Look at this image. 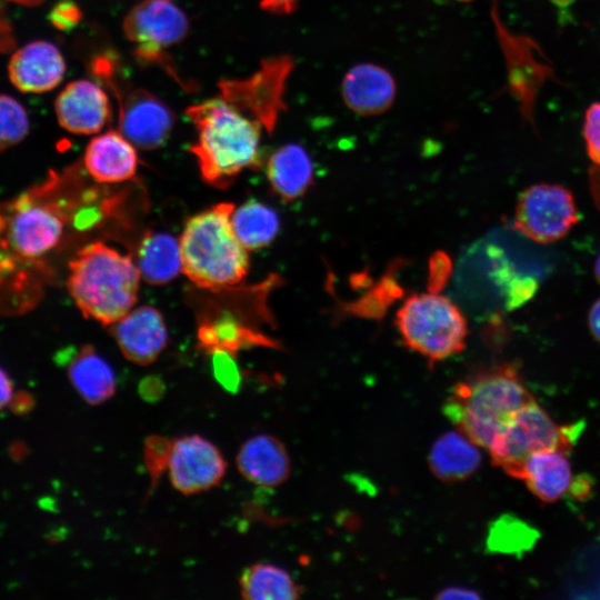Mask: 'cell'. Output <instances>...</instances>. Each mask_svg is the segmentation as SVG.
<instances>
[{"mask_svg": "<svg viewBox=\"0 0 600 600\" xmlns=\"http://www.w3.org/2000/svg\"><path fill=\"white\" fill-rule=\"evenodd\" d=\"M54 180L0 204V286L22 284L44 269L60 243L71 204L56 200Z\"/></svg>", "mask_w": 600, "mask_h": 600, "instance_id": "6da1fadb", "label": "cell"}, {"mask_svg": "<svg viewBox=\"0 0 600 600\" xmlns=\"http://www.w3.org/2000/svg\"><path fill=\"white\" fill-rule=\"evenodd\" d=\"M532 400L518 371L501 363L454 384L443 413L477 446L488 450L514 413Z\"/></svg>", "mask_w": 600, "mask_h": 600, "instance_id": "7a4b0ae2", "label": "cell"}, {"mask_svg": "<svg viewBox=\"0 0 600 600\" xmlns=\"http://www.w3.org/2000/svg\"><path fill=\"white\" fill-rule=\"evenodd\" d=\"M140 279L131 257L93 242L70 260L67 287L86 318L111 326L136 304Z\"/></svg>", "mask_w": 600, "mask_h": 600, "instance_id": "3957f363", "label": "cell"}, {"mask_svg": "<svg viewBox=\"0 0 600 600\" xmlns=\"http://www.w3.org/2000/svg\"><path fill=\"white\" fill-rule=\"evenodd\" d=\"M232 203H219L191 217L180 237L182 271L196 286L219 291L248 273V250L231 226Z\"/></svg>", "mask_w": 600, "mask_h": 600, "instance_id": "277c9868", "label": "cell"}, {"mask_svg": "<svg viewBox=\"0 0 600 600\" xmlns=\"http://www.w3.org/2000/svg\"><path fill=\"white\" fill-rule=\"evenodd\" d=\"M396 322L404 344L430 363L466 347V318L450 299L434 291L409 297L398 310Z\"/></svg>", "mask_w": 600, "mask_h": 600, "instance_id": "5b68a950", "label": "cell"}, {"mask_svg": "<svg viewBox=\"0 0 600 600\" xmlns=\"http://www.w3.org/2000/svg\"><path fill=\"white\" fill-rule=\"evenodd\" d=\"M92 67L96 77L116 98L119 132L138 149L162 147L174 123L171 109L147 89L130 84L111 57L97 58Z\"/></svg>", "mask_w": 600, "mask_h": 600, "instance_id": "8992f818", "label": "cell"}, {"mask_svg": "<svg viewBox=\"0 0 600 600\" xmlns=\"http://www.w3.org/2000/svg\"><path fill=\"white\" fill-rule=\"evenodd\" d=\"M580 432V423L556 424L533 399L514 413L488 451L494 466L520 479L529 456L551 449L569 453Z\"/></svg>", "mask_w": 600, "mask_h": 600, "instance_id": "52a82bcc", "label": "cell"}, {"mask_svg": "<svg viewBox=\"0 0 600 600\" xmlns=\"http://www.w3.org/2000/svg\"><path fill=\"white\" fill-rule=\"evenodd\" d=\"M122 27L140 63L160 67L184 86L169 54L189 31V20L177 4L171 0H141L127 13Z\"/></svg>", "mask_w": 600, "mask_h": 600, "instance_id": "ba28073f", "label": "cell"}, {"mask_svg": "<svg viewBox=\"0 0 600 600\" xmlns=\"http://www.w3.org/2000/svg\"><path fill=\"white\" fill-rule=\"evenodd\" d=\"M577 221L572 194L558 184H534L521 193L517 203L514 228L539 243L563 238Z\"/></svg>", "mask_w": 600, "mask_h": 600, "instance_id": "9c48e42d", "label": "cell"}, {"mask_svg": "<svg viewBox=\"0 0 600 600\" xmlns=\"http://www.w3.org/2000/svg\"><path fill=\"white\" fill-rule=\"evenodd\" d=\"M227 463L220 450L206 438L184 436L172 443L169 479L183 494L207 491L220 483Z\"/></svg>", "mask_w": 600, "mask_h": 600, "instance_id": "30bf717a", "label": "cell"}, {"mask_svg": "<svg viewBox=\"0 0 600 600\" xmlns=\"http://www.w3.org/2000/svg\"><path fill=\"white\" fill-rule=\"evenodd\" d=\"M54 111L59 124L76 134L98 133L112 116L106 91L88 79L68 83L56 99Z\"/></svg>", "mask_w": 600, "mask_h": 600, "instance_id": "8fae6325", "label": "cell"}, {"mask_svg": "<svg viewBox=\"0 0 600 600\" xmlns=\"http://www.w3.org/2000/svg\"><path fill=\"white\" fill-rule=\"evenodd\" d=\"M111 333L124 358L140 366L152 363L168 341L162 316L150 306L131 309L111 324Z\"/></svg>", "mask_w": 600, "mask_h": 600, "instance_id": "7c38bea8", "label": "cell"}, {"mask_svg": "<svg viewBox=\"0 0 600 600\" xmlns=\"http://www.w3.org/2000/svg\"><path fill=\"white\" fill-rule=\"evenodd\" d=\"M8 73L12 84L26 93H43L63 79L66 62L51 42L37 40L18 49L11 57Z\"/></svg>", "mask_w": 600, "mask_h": 600, "instance_id": "4fadbf2b", "label": "cell"}, {"mask_svg": "<svg viewBox=\"0 0 600 600\" xmlns=\"http://www.w3.org/2000/svg\"><path fill=\"white\" fill-rule=\"evenodd\" d=\"M396 82L384 68L366 62L352 67L343 77L341 93L346 106L360 116H377L391 108Z\"/></svg>", "mask_w": 600, "mask_h": 600, "instance_id": "5bb4252c", "label": "cell"}, {"mask_svg": "<svg viewBox=\"0 0 600 600\" xmlns=\"http://www.w3.org/2000/svg\"><path fill=\"white\" fill-rule=\"evenodd\" d=\"M83 164L94 181L118 183L136 174L138 156L136 147L122 133L109 130L89 141Z\"/></svg>", "mask_w": 600, "mask_h": 600, "instance_id": "9a60e30c", "label": "cell"}, {"mask_svg": "<svg viewBox=\"0 0 600 600\" xmlns=\"http://www.w3.org/2000/svg\"><path fill=\"white\" fill-rule=\"evenodd\" d=\"M237 467L250 482L261 487H277L290 474V459L283 443L271 434L248 439L237 453Z\"/></svg>", "mask_w": 600, "mask_h": 600, "instance_id": "2e32d148", "label": "cell"}, {"mask_svg": "<svg viewBox=\"0 0 600 600\" xmlns=\"http://www.w3.org/2000/svg\"><path fill=\"white\" fill-rule=\"evenodd\" d=\"M67 373L79 396L89 404L109 400L116 392L111 366L91 344H83L68 357Z\"/></svg>", "mask_w": 600, "mask_h": 600, "instance_id": "e0dca14e", "label": "cell"}, {"mask_svg": "<svg viewBox=\"0 0 600 600\" xmlns=\"http://www.w3.org/2000/svg\"><path fill=\"white\" fill-rule=\"evenodd\" d=\"M568 452L562 450H541L526 460L520 479L542 502L559 500L572 483L571 466Z\"/></svg>", "mask_w": 600, "mask_h": 600, "instance_id": "ac0fdd59", "label": "cell"}, {"mask_svg": "<svg viewBox=\"0 0 600 600\" xmlns=\"http://www.w3.org/2000/svg\"><path fill=\"white\" fill-rule=\"evenodd\" d=\"M267 177L282 200L293 201L303 196L313 182L312 161L301 146H282L268 159Z\"/></svg>", "mask_w": 600, "mask_h": 600, "instance_id": "d6986e66", "label": "cell"}, {"mask_svg": "<svg viewBox=\"0 0 600 600\" xmlns=\"http://www.w3.org/2000/svg\"><path fill=\"white\" fill-rule=\"evenodd\" d=\"M480 462L477 444L462 432H446L434 441L429 454L431 472L444 482L467 479Z\"/></svg>", "mask_w": 600, "mask_h": 600, "instance_id": "ffe728a7", "label": "cell"}, {"mask_svg": "<svg viewBox=\"0 0 600 600\" xmlns=\"http://www.w3.org/2000/svg\"><path fill=\"white\" fill-rule=\"evenodd\" d=\"M136 264L144 281L164 284L182 271L180 242L169 233L147 232L140 241Z\"/></svg>", "mask_w": 600, "mask_h": 600, "instance_id": "44dd1931", "label": "cell"}, {"mask_svg": "<svg viewBox=\"0 0 600 600\" xmlns=\"http://www.w3.org/2000/svg\"><path fill=\"white\" fill-rule=\"evenodd\" d=\"M198 339L201 348L208 352L216 349H223L237 354L242 348L274 346L272 340L242 324L229 311H221L213 318L202 322L198 329Z\"/></svg>", "mask_w": 600, "mask_h": 600, "instance_id": "7402d4cb", "label": "cell"}, {"mask_svg": "<svg viewBox=\"0 0 600 600\" xmlns=\"http://www.w3.org/2000/svg\"><path fill=\"white\" fill-rule=\"evenodd\" d=\"M240 593L247 600H293L301 588L288 571L270 563L247 567L239 578Z\"/></svg>", "mask_w": 600, "mask_h": 600, "instance_id": "603a6c76", "label": "cell"}, {"mask_svg": "<svg viewBox=\"0 0 600 600\" xmlns=\"http://www.w3.org/2000/svg\"><path fill=\"white\" fill-rule=\"evenodd\" d=\"M231 226L240 243L251 251L271 243L279 231L280 221L272 208L251 199L233 209Z\"/></svg>", "mask_w": 600, "mask_h": 600, "instance_id": "cb8c5ba5", "label": "cell"}, {"mask_svg": "<svg viewBox=\"0 0 600 600\" xmlns=\"http://www.w3.org/2000/svg\"><path fill=\"white\" fill-rule=\"evenodd\" d=\"M537 539V531L526 522L503 516L492 522L487 546L493 552L521 553L528 550Z\"/></svg>", "mask_w": 600, "mask_h": 600, "instance_id": "d4e9b609", "label": "cell"}, {"mask_svg": "<svg viewBox=\"0 0 600 600\" xmlns=\"http://www.w3.org/2000/svg\"><path fill=\"white\" fill-rule=\"evenodd\" d=\"M30 129L24 107L13 97L0 94V151L20 143Z\"/></svg>", "mask_w": 600, "mask_h": 600, "instance_id": "484cf974", "label": "cell"}, {"mask_svg": "<svg viewBox=\"0 0 600 600\" xmlns=\"http://www.w3.org/2000/svg\"><path fill=\"white\" fill-rule=\"evenodd\" d=\"M172 443L173 441L161 436H150L144 441L143 460L150 476L151 489L169 467Z\"/></svg>", "mask_w": 600, "mask_h": 600, "instance_id": "4316f807", "label": "cell"}, {"mask_svg": "<svg viewBox=\"0 0 600 600\" xmlns=\"http://www.w3.org/2000/svg\"><path fill=\"white\" fill-rule=\"evenodd\" d=\"M212 359V371L219 384L231 393L238 392L242 382V373L236 353L223 349L209 352Z\"/></svg>", "mask_w": 600, "mask_h": 600, "instance_id": "83f0119b", "label": "cell"}, {"mask_svg": "<svg viewBox=\"0 0 600 600\" xmlns=\"http://www.w3.org/2000/svg\"><path fill=\"white\" fill-rule=\"evenodd\" d=\"M583 134L589 157L600 164V103H593L587 110Z\"/></svg>", "mask_w": 600, "mask_h": 600, "instance_id": "f1b7e54d", "label": "cell"}, {"mask_svg": "<svg viewBox=\"0 0 600 600\" xmlns=\"http://www.w3.org/2000/svg\"><path fill=\"white\" fill-rule=\"evenodd\" d=\"M51 23L60 30H70L81 18V11L76 3L63 1L58 3L50 12Z\"/></svg>", "mask_w": 600, "mask_h": 600, "instance_id": "f546056e", "label": "cell"}, {"mask_svg": "<svg viewBox=\"0 0 600 600\" xmlns=\"http://www.w3.org/2000/svg\"><path fill=\"white\" fill-rule=\"evenodd\" d=\"M139 394L149 402L159 400L164 392V383L158 377H147L138 388Z\"/></svg>", "mask_w": 600, "mask_h": 600, "instance_id": "4dcf8cb0", "label": "cell"}, {"mask_svg": "<svg viewBox=\"0 0 600 600\" xmlns=\"http://www.w3.org/2000/svg\"><path fill=\"white\" fill-rule=\"evenodd\" d=\"M34 404L33 396L24 390H20L13 393L8 407L16 414H26L33 409Z\"/></svg>", "mask_w": 600, "mask_h": 600, "instance_id": "1f68e13d", "label": "cell"}, {"mask_svg": "<svg viewBox=\"0 0 600 600\" xmlns=\"http://www.w3.org/2000/svg\"><path fill=\"white\" fill-rule=\"evenodd\" d=\"M263 10L276 14H288L298 7V0H260Z\"/></svg>", "mask_w": 600, "mask_h": 600, "instance_id": "d6a6232c", "label": "cell"}, {"mask_svg": "<svg viewBox=\"0 0 600 600\" xmlns=\"http://www.w3.org/2000/svg\"><path fill=\"white\" fill-rule=\"evenodd\" d=\"M437 598L449 599V600L451 599L468 600V599H479L480 596L474 590H471L468 588L452 587V588H447L444 590H441V592L437 594Z\"/></svg>", "mask_w": 600, "mask_h": 600, "instance_id": "836d02e7", "label": "cell"}, {"mask_svg": "<svg viewBox=\"0 0 600 600\" xmlns=\"http://www.w3.org/2000/svg\"><path fill=\"white\" fill-rule=\"evenodd\" d=\"M14 393L9 374L0 367V411L8 407Z\"/></svg>", "mask_w": 600, "mask_h": 600, "instance_id": "e575fe53", "label": "cell"}, {"mask_svg": "<svg viewBox=\"0 0 600 600\" xmlns=\"http://www.w3.org/2000/svg\"><path fill=\"white\" fill-rule=\"evenodd\" d=\"M589 326L592 334L600 341V299L590 309Z\"/></svg>", "mask_w": 600, "mask_h": 600, "instance_id": "d590c367", "label": "cell"}, {"mask_svg": "<svg viewBox=\"0 0 600 600\" xmlns=\"http://www.w3.org/2000/svg\"><path fill=\"white\" fill-rule=\"evenodd\" d=\"M594 273H596V277L600 283V254L596 261V266H594Z\"/></svg>", "mask_w": 600, "mask_h": 600, "instance_id": "8d00e7d4", "label": "cell"}, {"mask_svg": "<svg viewBox=\"0 0 600 600\" xmlns=\"http://www.w3.org/2000/svg\"><path fill=\"white\" fill-rule=\"evenodd\" d=\"M464 1H467V0H464Z\"/></svg>", "mask_w": 600, "mask_h": 600, "instance_id": "74e56055", "label": "cell"}]
</instances>
